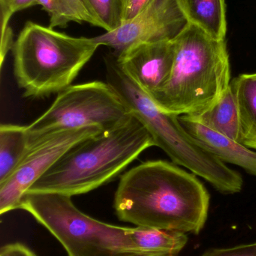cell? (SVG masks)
I'll return each mask as SVG.
<instances>
[{
    "label": "cell",
    "instance_id": "obj_1",
    "mask_svg": "<svg viewBox=\"0 0 256 256\" xmlns=\"http://www.w3.org/2000/svg\"><path fill=\"white\" fill-rule=\"evenodd\" d=\"M210 197L195 174L164 160L142 162L120 178L114 207L119 220L136 227L198 234Z\"/></svg>",
    "mask_w": 256,
    "mask_h": 256
},
{
    "label": "cell",
    "instance_id": "obj_2",
    "mask_svg": "<svg viewBox=\"0 0 256 256\" xmlns=\"http://www.w3.org/2000/svg\"><path fill=\"white\" fill-rule=\"evenodd\" d=\"M19 209L48 230L68 256H171L174 250L171 233L104 224L78 210L69 196L27 192Z\"/></svg>",
    "mask_w": 256,
    "mask_h": 256
},
{
    "label": "cell",
    "instance_id": "obj_3",
    "mask_svg": "<svg viewBox=\"0 0 256 256\" xmlns=\"http://www.w3.org/2000/svg\"><path fill=\"white\" fill-rule=\"evenodd\" d=\"M153 146L150 132L131 114L115 128L74 146L27 192L87 194L112 182Z\"/></svg>",
    "mask_w": 256,
    "mask_h": 256
},
{
    "label": "cell",
    "instance_id": "obj_4",
    "mask_svg": "<svg viewBox=\"0 0 256 256\" xmlns=\"http://www.w3.org/2000/svg\"><path fill=\"white\" fill-rule=\"evenodd\" d=\"M174 43L171 76L151 99L162 110L177 116L201 114L213 106L231 85L226 42L189 24Z\"/></svg>",
    "mask_w": 256,
    "mask_h": 256
},
{
    "label": "cell",
    "instance_id": "obj_5",
    "mask_svg": "<svg viewBox=\"0 0 256 256\" xmlns=\"http://www.w3.org/2000/svg\"><path fill=\"white\" fill-rule=\"evenodd\" d=\"M105 68L107 82L148 130L155 146L162 149L174 164L202 178L222 194L242 190L241 176L203 149L186 132L179 116L162 110L123 72L115 56L107 57Z\"/></svg>",
    "mask_w": 256,
    "mask_h": 256
},
{
    "label": "cell",
    "instance_id": "obj_6",
    "mask_svg": "<svg viewBox=\"0 0 256 256\" xmlns=\"http://www.w3.org/2000/svg\"><path fill=\"white\" fill-rule=\"evenodd\" d=\"M99 45L28 22L12 48L14 76L24 97L42 98L72 86Z\"/></svg>",
    "mask_w": 256,
    "mask_h": 256
},
{
    "label": "cell",
    "instance_id": "obj_7",
    "mask_svg": "<svg viewBox=\"0 0 256 256\" xmlns=\"http://www.w3.org/2000/svg\"><path fill=\"white\" fill-rule=\"evenodd\" d=\"M131 114L107 82L72 85L57 94L48 110L27 126L30 146L58 131L88 127L107 131L123 122Z\"/></svg>",
    "mask_w": 256,
    "mask_h": 256
},
{
    "label": "cell",
    "instance_id": "obj_8",
    "mask_svg": "<svg viewBox=\"0 0 256 256\" xmlns=\"http://www.w3.org/2000/svg\"><path fill=\"white\" fill-rule=\"evenodd\" d=\"M101 132L96 127L58 131L32 143L16 170L0 183V214L19 209L26 192L69 149Z\"/></svg>",
    "mask_w": 256,
    "mask_h": 256
},
{
    "label": "cell",
    "instance_id": "obj_9",
    "mask_svg": "<svg viewBox=\"0 0 256 256\" xmlns=\"http://www.w3.org/2000/svg\"><path fill=\"white\" fill-rule=\"evenodd\" d=\"M188 25L177 0H151L120 28L93 38L99 46L114 50L117 56L141 44L174 40Z\"/></svg>",
    "mask_w": 256,
    "mask_h": 256
},
{
    "label": "cell",
    "instance_id": "obj_10",
    "mask_svg": "<svg viewBox=\"0 0 256 256\" xmlns=\"http://www.w3.org/2000/svg\"><path fill=\"white\" fill-rule=\"evenodd\" d=\"M174 54L175 46L171 40L141 44L114 55L123 72L153 98L171 76Z\"/></svg>",
    "mask_w": 256,
    "mask_h": 256
},
{
    "label": "cell",
    "instance_id": "obj_11",
    "mask_svg": "<svg viewBox=\"0 0 256 256\" xmlns=\"http://www.w3.org/2000/svg\"><path fill=\"white\" fill-rule=\"evenodd\" d=\"M179 120L186 132L203 149L224 164L237 166L256 177V152L252 149L192 121L186 116H180Z\"/></svg>",
    "mask_w": 256,
    "mask_h": 256
},
{
    "label": "cell",
    "instance_id": "obj_12",
    "mask_svg": "<svg viewBox=\"0 0 256 256\" xmlns=\"http://www.w3.org/2000/svg\"><path fill=\"white\" fill-rule=\"evenodd\" d=\"M186 116L211 130L238 142L240 116L237 100L231 85L211 108L201 114Z\"/></svg>",
    "mask_w": 256,
    "mask_h": 256
},
{
    "label": "cell",
    "instance_id": "obj_13",
    "mask_svg": "<svg viewBox=\"0 0 256 256\" xmlns=\"http://www.w3.org/2000/svg\"><path fill=\"white\" fill-rule=\"evenodd\" d=\"M189 24L219 40H225L227 15L225 0H177Z\"/></svg>",
    "mask_w": 256,
    "mask_h": 256
},
{
    "label": "cell",
    "instance_id": "obj_14",
    "mask_svg": "<svg viewBox=\"0 0 256 256\" xmlns=\"http://www.w3.org/2000/svg\"><path fill=\"white\" fill-rule=\"evenodd\" d=\"M231 85L240 116L238 142L256 150V73L240 75Z\"/></svg>",
    "mask_w": 256,
    "mask_h": 256
},
{
    "label": "cell",
    "instance_id": "obj_15",
    "mask_svg": "<svg viewBox=\"0 0 256 256\" xmlns=\"http://www.w3.org/2000/svg\"><path fill=\"white\" fill-rule=\"evenodd\" d=\"M30 148L27 126H0V183L16 170Z\"/></svg>",
    "mask_w": 256,
    "mask_h": 256
},
{
    "label": "cell",
    "instance_id": "obj_16",
    "mask_svg": "<svg viewBox=\"0 0 256 256\" xmlns=\"http://www.w3.org/2000/svg\"><path fill=\"white\" fill-rule=\"evenodd\" d=\"M38 6L49 15L51 28L65 27L70 22H87L99 27L85 0H38Z\"/></svg>",
    "mask_w": 256,
    "mask_h": 256
},
{
    "label": "cell",
    "instance_id": "obj_17",
    "mask_svg": "<svg viewBox=\"0 0 256 256\" xmlns=\"http://www.w3.org/2000/svg\"><path fill=\"white\" fill-rule=\"evenodd\" d=\"M99 27L106 32L114 31L123 24V0H85Z\"/></svg>",
    "mask_w": 256,
    "mask_h": 256
},
{
    "label": "cell",
    "instance_id": "obj_18",
    "mask_svg": "<svg viewBox=\"0 0 256 256\" xmlns=\"http://www.w3.org/2000/svg\"><path fill=\"white\" fill-rule=\"evenodd\" d=\"M201 256H256V243L226 249H213Z\"/></svg>",
    "mask_w": 256,
    "mask_h": 256
},
{
    "label": "cell",
    "instance_id": "obj_19",
    "mask_svg": "<svg viewBox=\"0 0 256 256\" xmlns=\"http://www.w3.org/2000/svg\"><path fill=\"white\" fill-rule=\"evenodd\" d=\"M35 6H38V0H0L1 14L10 19L16 12Z\"/></svg>",
    "mask_w": 256,
    "mask_h": 256
},
{
    "label": "cell",
    "instance_id": "obj_20",
    "mask_svg": "<svg viewBox=\"0 0 256 256\" xmlns=\"http://www.w3.org/2000/svg\"><path fill=\"white\" fill-rule=\"evenodd\" d=\"M150 1L151 0H127L125 2L123 24L133 19Z\"/></svg>",
    "mask_w": 256,
    "mask_h": 256
},
{
    "label": "cell",
    "instance_id": "obj_21",
    "mask_svg": "<svg viewBox=\"0 0 256 256\" xmlns=\"http://www.w3.org/2000/svg\"><path fill=\"white\" fill-rule=\"evenodd\" d=\"M0 256H37L33 251L19 243L5 245L0 250Z\"/></svg>",
    "mask_w": 256,
    "mask_h": 256
},
{
    "label": "cell",
    "instance_id": "obj_22",
    "mask_svg": "<svg viewBox=\"0 0 256 256\" xmlns=\"http://www.w3.org/2000/svg\"><path fill=\"white\" fill-rule=\"evenodd\" d=\"M123 1H124V3L126 2V1H127V0H123ZM125 6V4H124Z\"/></svg>",
    "mask_w": 256,
    "mask_h": 256
}]
</instances>
